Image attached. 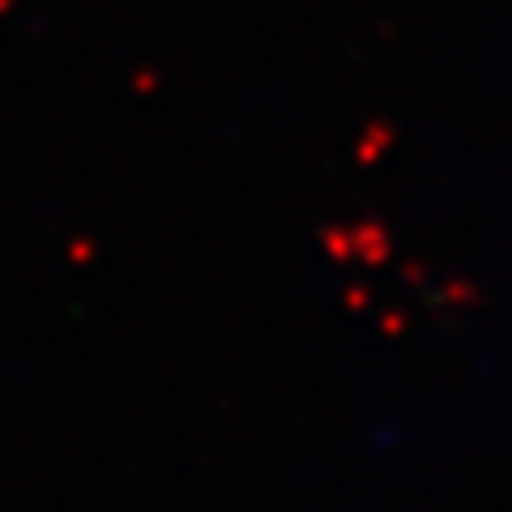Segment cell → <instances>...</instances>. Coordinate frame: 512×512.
I'll use <instances>...</instances> for the list:
<instances>
[]
</instances>
